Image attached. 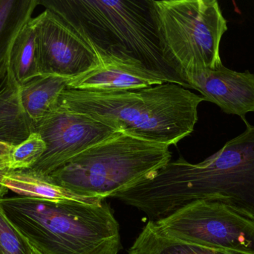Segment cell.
Segmentation results:
<instances>
[{"label":"cell","instance_id":"cell-1","mask_svg":"<svg viewBox=\"0 0 254 254\" xmlns=\"http://www.w3.org/2000/svg\"><path fill=\"white\" fill-rule=\"evenodd\" d=\"M198 164L170 161L113 198L161 220L196 201H217L254 221V126Z\"/></svg>","mask_w":254,"mask_h":254},{"label":"cell","instance_id":"cell-2","mask_svg":"<svg viewBox=\"0 0 254 254\" xmlns=\"http://www.w3.org/2000/svg\"><path fill=\"white\" fill-rule=\"evenodd\" d=\"M153 0H39L71 25L102 64L143 67L188 89L161 50Z\"/></svg>","mask_w":254,"mask_h":254},{"label":"cell","instance_id":"cell-3","mask_svg":"<svg viewBox=\"0 0 254 254\" xmlns=\"http://www.w3.org/2000/svg\"><path fill=\"white\" fill-rule=\"evenodd\" d=\"M204 99L176 84L99 92L65 89L58 104L143 141L176 146L194 131Z\"/></svg>","mask_w":254,"mask_h":254},{"label":"cell","instance_id":"cell-4","mask_svg":"<svg viewBox=\"0 0 254 254\" xmlns=\"http://www.w3.org/2000/svg\"><path fill=\"white\" fill-rule=\"evenodd\" d=\"M0 205L19 235L43 254H119L120 226L106 200L16 196Z\"/></svg>","mask_w":254,"mask_h":254},{"label":"cell","instance_id":"cell-5","mask_svg":"<svg viewBox=\"0 0 254 254\" xmlns=\"http://www.w3.org/2000/svg\"><path fill=\"white\" fill-rule=\"evenodd\" d=\"M170 146L117 132L49 174L83 198L106 200L155 175L171 161Z\"/></svg>","mask_w":254,"mask_h":254},{"label":"cell","instance_id":"cell-6","mask_svg":"<svg viewBox=\"0 0 254 254\" xmlns=\"http://www.w3.org/2000/svg\"><path fill=\"white\" fill-rule=\"evenodd\" d=\"M152 2L163 55L184 82L188 73L222 65L220 43L228 25L216 0Z\"/></svg>","mask_w":254,"mask_h":254},{"label":"cell","instance_id":"cell-7","mask_svg":"<svg viewBox=\"0 0 254 254\" xmlns=\"http://www.w3.org/2000/svg\"><path fill=\"white\" fill-rule=\"evenodd\" d=\"M155 222L167 235L188 243L254 254V221L217 201H196Z\"/></svg>","mask_w":254,"mask_h":254},{"label":"cell","instance_id":"cell-8","mask_svg":"<svg viewBox=\"0 0 254 254\" xmlns=\"http://www.w3.org/2000/svg\"><path fill=\"white\" fill-rule=\"evenodd\" d=\"M69 81L40 76L17 85L7 76L0 92V141L16 146L35 132L38 124L56 108Z\"/></svg>","mask_w":254,"mask_h":254},{"label":"cell","instance_id":"cell-9","mask_svg":"<svg viewBox=\"0 0 254 254\" xmlns=\"http://www.w3.org/2000/svg\"><path fill=\"white\" fill-rule=\"evenodd\" d=\"M37 40L41 76L72 79L102 64L90 45L66 22L49 9L31 19Z\"/></svg>","mask_w":254,"mask_h":254},{"label":"cell","instance_id":"cell-10","mask_svg":"<svg viewBox=\"0 0 254 254\" xmlns=\"http://www.w3.org/2000/svg\"><path fill=\"white\" fill-rule=\"evenodd\" d=\"M46 150L31 169L50 174L74 157L104 141L116 132L92 118L64 108L58 104L36 128Z\"/></svg>","mask_w":254,"mask_h":254},{"label":"cell","instance_id":"cell-11","mask_svg":"<svg viewBox=\"0 0 254 254\" xmlns=\"http://www.w3.org/2000/svg\"><path fill=\"white\" fill-rule=\"evenodd\" d=\"M184 81L188 89L202 95L204 101L219 106L225 113L237 115L246 121L254 112V73L229 70L222 64L215 70L188 73Z\"/></svg>","mask_w":254,"mask_h":254},{"label":"cell","instance_id":"cell-12","mask_svg":"<svg viewBox=\"0 0 254 254\" xmlns=\"http://www.w3.org/2000/svg\"><path fill=\"white\" fill-rule=\"evenodd\" d=\"M167 82L150 70L120 62L104 63L99 67L70 80L67 89L89 92L135 90ZM170 83V82H169Z\"/></svg>","mask_w":254,"mask_h":254},{"label":"cell","instance_id":"cell-13","mask_svg":"<svg viewBox=\"0 0 254 254\" xmlns=\"http://www.w3.org/2000/svg\"><path fill=\"white\" fill-rule=\"evenodd\" d=\"M1 185L19 196L40 198L52 201H90L95 198L78 196L57 185L49 174L31 169L8 171L1 180Z\"/></svg>","mask_w":254,"mask_h":254},{"label":"cell","instance_id":"cell-14","mask_svg":"<svg viewBox=\"0 0 254 254\" xmlns=\"http://www.w3.org/2000/svg\"><path fill=\"white\" fill-rule=\"evenodd\" d=\"M38 4L39 0H0V75L7 73L13 43Z\"/></svg>","mask_w":254,"mask_h":254},{"label":"cell","instance_id":"cell-15","mask_svg":"<svg viewBox=\"0 0 254 254\" xmlns=\"http://www.w3.org/2000/svg\"><path fill=\"white\" fill-rule=\"evenodd\" d=\"M40 76L37 40L31 19L12 46L7 76L17 85H23Z\"/></svg>","mask_w":254,"mask_h":254},{"label":"cell","instance_id":"cell-16","mask_svg":"<svg viewBox=\"0 0 254 254\" xmlns=\"http://www.w3.org/2000/svg\"><path fill=\"white\" fill-rule=\"evenodd\" d=\"M46 150V145L38 133H32L26 140L13 146L8 155L9 171L32 169Z\"/></svg>","mask_w":254,"mask_h":254},{"label":"cell","instance_id":"cell-17","mask_svg":"<svg viewBox=\"0 0 254 254\" xmlns=\"http://www.w3.org/2000/svg\"><path fill=\"white\" fill-rule=\"evenodd\" d=\"M31 253V246L12 226L0 205V254Z\"/></svg>","mask_w":254,"mask_h":254},{"label":"cell","instance_id":"cell-18","mask_svg":"<svg viewBox=\"0 0 254 254\" xmlns=\"http://www.w3.org/2000/svg\"><path fill=\"white\" fill-rule=\"evenodd\" d=\"M7 161H8V155H0V200L4 198L8 192V189L1 185L3 177L9 171L7 168Z\"/></svg>","mask_w":254,"mask_h":254},{"label":"cell","instance_id":"cell-19","mask_svg":"<svg viewBox=\"0 0 254 254\" xmlns=\"http://www.w3.org/2000/svg\"><path fill=\"white\" fill-rule=\"evenodd\" d=\"M13 146L0 141V155H7L10 154Z\"/></svg>","mask_w":254,"mask_h":254},{"label":"cell","instance_id":"cell-20","mask_svg":"<svg viewBox=\"0 0 254 254\" xmlns=\"http://www.w3.org/2000/svg\"><path fill=\"white\" fill-rule=\"evenodd\" d=\"M7 73L5 74L0 75V92H1L6 84H7Z\"/></svg>","mask_w":254,"mask_h":254},{"label":"cell","instance_id":"cell-21","mask_svg":"<svg viewBox=\"0 0 254 254\" xmlns=\"http://www.w3.org/2000/svg\"><path fill=\"white\" fill-rule=\"evenodd\" d=\"M30 246V245H29ZM31 254H43L42 253H40L39 251H37V249H34V247H32V246H31Z\"/></svg>","mask_w":254,"mask_h":254}]
</instances>
